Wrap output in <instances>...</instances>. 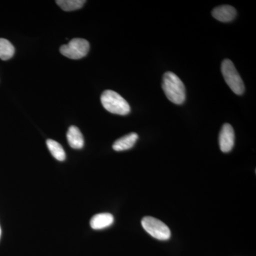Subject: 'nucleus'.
<instances>
[{
    "label": "nucleus",
    "mask_w": 256,
    "mask_h": 256,
    "mask_svg": "<svg viewBox=\"0 0 256 256\" xmlns=\"http://www.w3.org/2000/svg\"><path fill=\"white\" fill-rule=\"evenodd\" d=\"M114 222V216L109 213L98 214L90 220V226L94 230H101L110 226Z\"/></svg>",
    "instance_id": "obj_8"
},
{
    "label": "nucleus",
    "mask_w": 256,
    "mask_h": 256,
    "mask_svg": "<svg viewBox=\"0 0 256 256\" xmlns=\"http://www.w3.org/2000/svg\"><path fill=\"white\" fill-rule=\"evenodd\" d=\"M222 72L224 80L232 92L237 95H242L245 90L244 82L234 64L229 60H224L222 64Z\"/></svg>",
    "instance_id": "obj_3"
},
{
    "label": "nucleus",
    "mask_w": 256,
    "mask_h": 256,
    "mask_svg": "<svg viewBox=\"0 0 256 256\" xmlns=\"http://www.w3.org/2000/svg\"><path fill=\"white\" fill-rule=\"evenodd\" d=\"M163 90L168 100L176 105H182L186 99V89L181 79L171 72H166L163 76Z\"/></svg>",
    "instance_id": "obj_1"
},
{
    "label": "nucleus",
    "mask_w": 256,
    "mask_h": 256,
    "mask_svg": "<svg viewBox=\"0 0 256 256\" xmlns=\"http://www.w3.org/2000/svg\"><path fill=\"white\" fill-rule=\"evenodd\" d=\"M100 100L104 108L111 114L126 116L130 112L127 101L114 90H105L101 95Z\"/></svg>",
    "instance_id": "obj_2"
},
{
    "label": "nucleus",
    "mask_w": 256,
    "mask_h": 256,
    "mask_svg": "<svg viewBox=\"0 0 256 256\" xmlns=\"http://www.w3.org/2000/svg\"><path fill=\"white\" fill-rule=\"evenodd\" d=\"M56 4L64 11L70 12L80 9L85 4V0H57Z\"/></svg>",
    "instance_id": "obj_13"
},
{
    "label": "nucleus",
    "mask_w": 256,
    "mask_h": 256,
    "mask_svg": "<svg viewBox=\"0 0 256 256\" xmlns=\"http://www.w3.org/2000/svg\"><path fill=\"white\" fill-rule=\"evenodd\" d=\"M46 146L54 158L58 161L63 162L66 160V153L60 143L53 140H47Z\"/></svg>",
    "instance_id": "obj_11"
},
{
    "label": "nucleus",
    "mask_w": 256,
    "mask_h": 256,
    "mask_svg": "<svg viewBox=\"0 0 256 256\" xmlns=\"http://www.w3.org/2000/svg\"><path fill=\"white\" fill-rule=\"evenodd\" d=\"M138 140L137 133H130L117 140L112 146V149L117 152L128 150L134 146Z\"/></svg>",
    "instance_id": "obj_9"
},
{
    "label": "nucleus",
    "mask_w": 256,
    "mask_h": 256,
    "mask_svg": "<svg viewBox=\"0 0 256 256\" xmlns=\"http://www.w3.org/2000/svg\"><path fill=\"white\" fill-rule=\"evenodd\" d=\"M143 228L153 238L166 240L171 237V232L168 226L162 220L152 216H146L141 222Z\"/></svg>",
    "instance_id": "obj_4"
},
{
    "label": "nucleus",
    "mask_w": 256,
    "mask_h": 256,
    "mask_svg": "<svg viewBox=\"0 0 256 256\" xmlns=\"http://www.w3.org/2000/svg\"><path fill=\"white\" fill-rule=\"evenodd\" d=\"M220 146L223 152H229L232 150L235 142V133L230 124H225L220 130Z\"/></svg>",
    "instance_id": "obj_6"
},
{
    "label": "nucleus",
    "mask_w": 256,
    "mask_h": 256,
    "mask_svg": "<svg viewBox=\"0 0 256 256\" xmlns=\"http://www.w3.org/2000/svg\"><path fill=\"white\" fill-rule=\"evenodd\" d=\"M90 44L87 40L84 38H73L68 44L60 46V52L64 56L70 60H80L88 53Z\"/></svg>",
    "instance_id": "obj_5"
},
{
    "label": "nucleus",
    "mask_w": 256,
    "mask_h": 256,
    "mask_svg": "<svg viewBox=\"0 0 256 256\" xmlns=\"http://www.w3.org/2000/svg\"><path fill=\"white\" fill-rule=\"evenodd\" d=\"M69 146L74 149L80 150L84 148V139L82 132L76 126H70L66 134Z\"/></svg>",
    "instance_id": "obj_10"
},
{
    "label": "nucleus",
    "mask_w": 256,
    "mask_h": 256,
    "mask_svg": "<svg viewBox=\"0 0 256 256\" xmlns=\"http://www.w3.org/2000/svg\"><path fill=\"white\" fill-rule=\"evenodd\" d=\"M212 16L222 22H229L235 18L236 16V10L230 5H222L214 9L212 11Z\"/></svg>",
    "instance_id": "obj_7"
},
{
    "label": "nucleus",
    "mask_w": 256,
    "mask_h": 256,
    "mask_svg": "<svg viewBox=\"0 0 256 256\" xmlns=\"http://www.w3.org/2000/svg\"><path fill=\"white\" fill-rule=\"evenodd\" d=\"M14 54V47L6 38H0V58L9 60Z\"/></svg>",
    "instance_id": "obj_12"
},
{
    "label": "nucleus",
    "mask_w": 256,
    "mask_h": 256,
    "mask_svg": "<svg viewBox=\"0 0 256 256\" xmlns=\"http://www.w3.org/2000/svg\"><path fill=\"white\" fill-rule=\"evenodd\" d=\"M1 235H2V230H1V227H0V238H1Z\"/></svg>",
    "instance_id": "obj_14"
}]
</instances>
